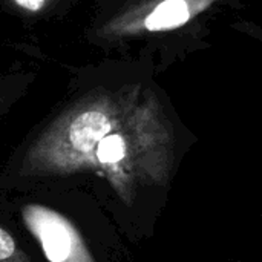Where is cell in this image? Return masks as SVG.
Returning <instances> with one entry per match:
<instances>
[{"label": "cell", "instance_id": "5", "mask_svg": "<svg viewBox=\"0 0 262 262\" xmlns=\"http://www.w3.org/2000/svg\"><path fill=\"white\" fill-rule=\"evenodd\" d=\"M14 250H15L14 239L11 238V235L8 232L0 229V261L8 259L9 256H12Z\"/></svg>", "mask_w": 262, "mask_h": 262}, {"label": "cell", "instance_id": "2", "mask_svg": "<svg viewBox=\"0 0 262 262\" xmlns=\"http://www.w3.org/2000/svg\"><path fill=\"white\" fill-rule=\"evenodd\" d=\"M111 121L97 111H89L78 115L69 129V138L75 149L88 152L95 147L109 132Z\"/></svg>", "mask_w": 262, "mask_h": 262}, {"label": "cell", "instance_id": "3", "mask_svg": "<svg viewBox=\"0 0 262 262\" xmlns=\"http://www.w3.org/2000/svg\"><path fill=\"white\" fill-rule=\"evenodd\" d=\"M189 20V8L184 0H164L146 18L149 31L172 29Z\"/></svg>", "mask_w": 262, "mask_h": 262}, {"label": "cell", "instance_id": "1", "mask_svg": "<svg viewBox=\"0 0 262 262\" xmlns=\"http://www.w3.org/2000/svg\"><path fill=\"white\" fill-rule=\"evenodd\" d=\"M28 215L29 224L35 235L40 236L46 258L51 261H64L71 258L75 235L68 224L54 212L40 207H32Z\"/></svg>", "mask_w": 262, "mask_h": 262}, {"label": "cell", "instance_id": "6", "mask_svg": "<svg viewBox=\"0 0 262 262\" xmlns=\"http://www.w3.org/2000/svg\"><path fill=\"white\" fill-rule=\"evenodd\" d=\"M15 2L21 8H26L29 11H38L43 6V3H45V0H15Z\"/></svg>", "mask_w": 262, "mask_h": 262}, {"label": "cell", "instance_id": "4", "mask_svg": "<svg viewBox=\"0 0 262 262\" xmlns=\"http://www.w3.org/2000/svg\"><path fill=\"white\" fill-rule=\"evenodd\" d=\"M124 141L120 135H106L97 149V155L103 163H117L124 157Z\"/></svg>", "mask_w": 262, "mask_h": 262}]
</instances>
